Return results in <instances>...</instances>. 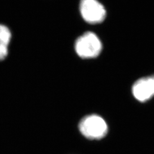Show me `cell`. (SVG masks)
I'll return each mask as SVG.
<instances>
[{"mask_svg":"<svg viewBox=\"0 0 154 154\" xmlns=\"http://www.w3.org/2000/svg\"><path fill=\"white\" fill-rule=\"evenodd\" d=\"M132 93L138 102H146L154 97V75L144 76L134 82Z\"/></svg>","mask_w":154,"mask_h":154,"instance_id":"4","label":"cell"},{"mask_svg":"<svg viewBox=\"0 0 154 154\" xmlns=\"http://www.w3.org/2000/svg\"><path fill=\"white\" fill-rule=\"evenodd\" d=\"M79 130L83 136L91 140H99L108 133V125L105 119L97 114L83 118L79 123Z\"/></svg>","mask_w":154,"mask_h":154,"instance_id":"1","label":"cell"},{"mask_svg":"<svg viewBox=\"0 0 154 154\" xmlns=\"http://www.w3.org/2000/svg\"><path fill=\"white\" fill-rule=\"evenodd\" d=\"M80 12L84 20L90 24L102 23L106 17V10L98 0H81Z\"/></svg>","mask_w":154,"mask_h":154,"instance_id":"3","label":"cell"},{"mask_svg":"<svg viewBox=\"0 0 154 154\" xmlns=\"http://www.w3.org/2000/svg\"><path fill=\"white\" fill-rule=\"evenodd\" d=\"M102 43L94 33L88 32L79 37L75 42V51L82 59L97 57L102 50Z\"/></svg>","mask_w":154,"mask_h":154,"instance_id":"2","label":"cell"},{"mask_svg":"<svg viewBox=\"0 0 154 154\" xmlns=\"http://www.w3.org/2000/svg\"><path fill=\"white\" fill-rule=\"evenodd\" d=\"M11 32L5 25L0 24V61L7 57L11 40Z\"/></svg>","mask_w":154,"mask_h":154,"instance_id":"5","label":"cell"}]
</instances>
